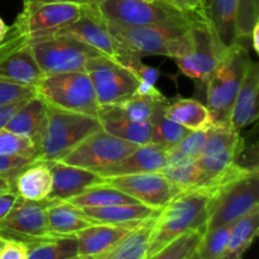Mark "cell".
<instances>
[{"label": "cell", "instance_id": "1", "mask_svg": "<svg viewBox=\"0 0 259 259\" xmlns=\"http://www.w3.org/2000/svg\"><path fill=\"white\" fill-rule=\"evenodd\" d=\"M215 195L206 189L180 191L156 217L147 258L191 230H206Z\"/></svg>", "mask_w": 259, "mask_h": 259}, {"label": "cell", "instance_id": "2", "mask_svg": "<svg viewBox=\"0 0 259 259\" xmlns=\"http://www.w3.org/2000/svg\"><path fill=\"white\" fill-rule=\"evenodd\" d=\"M119 50L143 57L161 55L174 60L186 55L191 47L189 19L156 23L144 27H116L108 25Z\"/></svg>", "mask_w": 259, "mask_h": 259}, {"label": "cell", "instance_id": "3", "mask_svg": "<svg viewBox=\"0 0 259 259\" xmlns=\"http://www.w3.org/2000/svg\"><path fill=\"white\" fill-rule=\"evenodd\" d=\"M101 129L96 116L48 106L47 118L35 141L37 161H60L80 142Z\"/></svg>", "mask_w": 259, "mask_h": 259}, {"label": "cell", "instance_id": "4", "mask_svg": "<svg viewBox=\"0 0 259 259\" xmlns=\"http://www.w3.org/2000/svg\"><path fill=\"white\" fill-rule=\"evenodd\" d=\"M249 62L250 55L245 43L237 42L228 47L219 65L205 81L206 108L211 114L212 124L229 125L233 104Z\"/></svg>", "mask_w": 259, "mask_h": 259}, {"label": "cell", "instance_id": "5", "mask_svg": "<svg viewBox=\"0 0 259 259\" xmlns=\"http://www.w3.org/2000/svg\"><path fill=\"white\" fill-rule=\"evenodd\" d=\"M187 19L191 47L186 55L175 61L185 76L205 82L224 57L228 47L218 37L206 10L190 13Z\"/></svg>", "mask_w": 259, "mask_h": 259}, {"label": "cell", "instance_id": "6", "mask_svg": "<svg viewBox=\"0 0 259 259\" xmlns=\"http://www.w3.org/2000/svg\"><path fill=\"white\" fill-rule=\"evenodd\" d=\"M35 95L48 106L98 118L93 83L86 72H61L43 75L34 86Z\"/></svg>", "mask_w": 259, "mask_h": 259}, {"label": "cell", "instance_id": "7", "mask_svg": "<svg viewBox=\"0 0 259 259\" xmlns=\"http://www.w3.org/2000/svg\"><path fill=\"white\" fill-rule=\"evenodd\" d=\"M93 7L105 24L116 27H144L187 18L169 0H99Z\"/></svg>", "mask_w": 259, "mask_h": 259}, {"label": "cell", "instance_id": "8", "mask_svg": "<svg viewBox=\"0 0 259 259\" xmlns=\"http://www.w3.org/2000/svg\"><path fill=\"white\" fill-rule=\"evenodd\" d=\"M30 47L43 75L85 72L88 61L101 56L100 52L91 48L90 46L67 35L33 39L30 40Z\"/></svg>", "mask_w": 259, "mask_h": 259}, {"label": "cell", "instance_id": "9", "mask_svg": "<svg viewBox=\"0 0 259 259\" xmlns=\"http://www.w3.org/2000/svg\"><path fill=\"white\" fill-rule=\"evenodd\" d=\"M10 30L30 40L47 37L80 18L83 5L75 3H23Z\"/></svg>", "mask_w": 259, "mask_h": 259}, {"label": "cell", "instance_id": "10", "mask_svg": "<svg viewBox=\"0 0 259 259\" xmlns=\"http://www.w3.org/2000/svg\"><path fill=\"white\" fill-rule=\"evenodd\" d=\"M50 204L47 199L29 201L18 196L10 211L0 220V238L25 245L53 239L47 219Z\"/></svg>", "mask_w": 259, "mask_h": 259}, {"label": "cell", "instance_id": "11", "mask_svg": "<svg viewBox=\"0 0 259 259\" xmlns=\"http://www.w3.org/2000/svg\"><path fill=\"white\" fill-rule=\"evenodd\" d=\"M138 147V144L124 141L99 129L86 137L60 161L70 166L99 172L123 159Z\"/></svg>", "mask_w": 259, "mask_h": 259}, {"label": "cell", "instance_id": "12", "mask_svg": "<svg viewBox=\"0 0 259 259\" xmlns=\"http://www.w3.org/2000/svg\"><path fill=\"white\" fill-rule=\"evenodd\" d=\"M258 172L245 175L223 187L215 196L210 209L206 230L234 224L240 218L259 206Z\"/></svg>", "mask_w": 259, "mask_h": 259}, {"label": "cell", "instance_id": "13", "mask_svg": "<svg viewBox=\"0 0 259 259\" xmlns=\"http://www.w3.org/2000/svg\"><path fill=\"white\" fill-rule=\"evenodd\" d=\"M85 72L90 77L99 106L115 105L136 93L138 78L129 70L106 56L90 58Z\"/></svg>", "mask_w": 259, "mask_h": 259}, {"label": "cell", "instance_id": "14", "mask_svg": "<svg viewBox=\"0 0 259 259\" xmlns=\"http://www.w3.org/2000/svg\"><path fill=\"white\" fill-rule=\"evenodd\" d=\"M42 76L29 38L9 29L0 43V77L18 85L34 88Z\"/></svg>", "mask_w": 259, "mask_h": 259}, {"label": "cell", "instance_id": "15", "mask_svg": "<svg viewBox=\"0 0 259 259\" xmlns=\"http://www.w3.org/2000/svg\"><path fill=\"white\" fill-rule=\"evenodd\" d=\"M104 182L156 210H161L180 192L161 172L109 177L104 179Z\"/></svg>", "mask_w": 259, "mask_h": 259}, {"label": "cell", "instance_id": "16", "mask_svg": "<svg viewBox=\"0 0 259 259\" xmlns=\"http://www.w3.org/2000/svg\"><path fill=\"white\" fill-rule=\"evenodd\" d=\"M55 35H67L75 38L106 57L115 58L119 53V47L115 39L93 5H83L82 13L77 20L56 30L47 37Z\"/></svg>", "mask_w": 259, "mask_h": 259}, {"label": "cell", "instance_id": "17", "mask_svg": "<svg viewBox=\"0 0 259 259\" xmlns=\"http://www.w3.org/2000/svg\"><path fill=\"white\" fill-rule=\"evenodd\" d=\"M47 164L52 174V190L47 200L65 201L81 194L88 187L104 182L98 172L65 164L61 161H48Z\"/></svg>", "mask_w": 259, "mask_h": 259}, {"label": "cell", "instance_id": "18", "mask_svg": "<svg viewBox=\"0 0 259 259\" xmlns=\"http://www.w3.org/2000/svg\"><path fill=\"white\" fill-rule=\"evenodd\" d=\"M141 223L94 224L85 228L75 235L77 240V254L90 257H101L106 254Z\"/></svg>", "mask_w": 259, "mask_h": 259}, {"label": "cell", "instance_id": "19", "mask_svg": "<svg viewBox=\"0 0 259 259\" xmlns=\"http://www.w3.org/2000/svg\"><path fill=\"white\" fill-rule=\"evenodd\" d=\"M259 66L250 60L240 85L238 95L233 104L229 118L230 128L240 132L258 119Z\"/></svg>", "mask_w": 259, "mask_h": 259}, {"label": "cell", "instance_id": "20", "mask_svg": "<svg viewBox=\"0 0 259 259\" xmlns=\"http://www.w3.org/2000/svg\"><path fill=\"white\" fill-rule=\"evenodd\" d=\"M166 159L167 151L163 148L153 143L143 144L123 159L105 167L98 174L103 179H109L144 172H161V169L166 166Z\"/></svg>", "mask_w": 259, "mask_h": 259}, {"label": "cell", "instance_id": "21", "mask_svg": "<svg viewBox=\"0 0 259 259\" xmlns=\"http://www.w3.org/2000/svg\"><path fill=\"white\" fill-rule=\"evenodd\" d=\"M14 191L29 201H42L52 190V174L47 162L35 161L20 169L14 177Z\"/></svg>", "mask_w": 259, "mask_h": 259}, {"label": "cell", "instance_id": "22", "mask_svg": "<svg viewBox=\"0 0 259 259\" xmlns=\"http://www.w3.org/2000/svg\"><path fill=\"white\" fill-rule=\"evenodd\" d=\"M47 219L50 233L53 238L75 237L78 232L95 224L82 214L80 207L66 200H51V204L47 207Z\"/></svg>", "mask_w": 259, "mask_h": 259}, {"label": "cell", "instance_id": "23", "mask_svg": "<svg viewBox=\"0 0 259 259\" xmlns=\"http://www.w3.org/2000/svg\"><path fill=\"white\" fill-rule=\"evenodd\" d=\"M48 105L39 98L34 95L33 98L28 99L9 119L5 124L4 129L12 132L20 137H27L35 141L39 137L45 125L46 118H47Z\"/></svg>", "mask_w": 259, "mask_h": 259}, {"label": "cell", "instance_id": "24", "mask_svg": "<svg viewBox=\"0 0 259 259\" xmlns=\"http://www.w3.org/2000/svg\"><path fill=\"white\" fill-rule=\"evenodd\" d=\"M98 119L103 131L138 146L151 143V121H133L113 113L108 106H99Z\"/></svg>", "mask_w": 259, "mask_h": 259}, {"label": "cell", "instance_id": "25", "mask_svg": "<svg viewBox=\"0 0 259 259\" xmlns=\"http://www.w3.org/2000/svg\"><path fill=\"white\" fill-rule=\"evenodd\" d=\"M83 215L95 224H125V223L143 222L157 217L159 210L143 204H124L104 207H80Z\"/></svg>", "mask_w": 259, "mask_h": 259}, {"label": "cell", "instance_id": "26", "mask_svg": "<svg viewBox=\"0 0 259 259\" xmlns=\"http://www.w3.org/2000/svg\"><path fill=\"white\" fill-rule=\"evenodd\" d=\"M239 0H206L205 10L218 37L225 47L237 43V14Z\"/></svg>", "mask_w": 259, "mask_h": 259}, {"label": "cell", "instance_id": "27", "mask_svg": "<svg viewBox=\"0 0 259 259\" xmlns=\"http://www.w3.org/2000/svg\"><path fill=\"white\" fill-rule=\"evenodd\" d=\"M164 115L189 131H204L212 125L209 109L195 99H181L164 105Z\"/></svg>", "mask_w": 259, "mask_h": 259}, {"label": "cell", "instance_id": "28", "mask_svg": "<svg viewBox=\"0 0 259 259\" xmlns=\"http://www.w3.org/2000/svg\"><path fill=\"white\" fill-rule=\"evenodd\" d=\"M156 217L143 220L123 238L103 259H147Z\"/></svg>", "mask_w": 259, "mask_h": 259}, {"label": "cell", "instance_id": "29", "mask_svg": "<svg viewBox=\"0 0 259 259\" xmlns=\"http://www.w3.org/2000/svg\"><path fill=\"white\" fill-rule=\"evenodd\" d=\"M259 232V206L234 223L230 232L227 248L220 259H243Z\"/></svg>", "mask_w": 259, "mask_h": 259}, {"label": "cell", "instance_id": "30", "mask_svg": "<svg viewBox=\"0 0 259 259\" xmlns=\"http://www.w3.org/2000/svg\"><path fill=\"white\" fill-rule=\"evenodd\" d=\"M161 174L171 182L179 191L190 189H207L210 179L202 171L197 159L182 158L179 161L167 162Z\"/></svg>", "mask_w": 259, "mask_h": 259}, {"label": "cell", "instance_id": "31", "mask_svg": "<svg viewBox=\"0 0 259 259\" xmlns=\"http://www.w3.org/2000/svg\"><path fill=\"white\" fill-rule=\"evenodd\" d=\"M66 201L77 207H104L138 202L132 196L124 194L123 191L105 184V182L88 187L85 191L66 200Z\"/></svg>", "mask_w": 259, "mask_h": 259}, {"label": "cell", "instance_id": "32", "mask_svg": "<svg viewBox=\"0 0 259 259\" xmlns=\"http://www.w3.org/2000/svg\"><path fill=\"white\" fill-rule=\"evenodd\" d=\"M168 103H156L153 115L149 120L152 125L151 143L161 147L164 151H169L177 146L190 132L189 129L164 115V105Z\"/></svg>", "mask_w": 259, "mask_h": 259}, {"label": "cell", "instance_id": "33", "mask_svg": "<svg viewBox=\"0 0 259 259\" xmlns=\"http://www.w3.org/2000/svg\"><path fill=\"white\" fill-rule=\"evenodd\" d=\"M27 259H68L77 254V240L75 237L53 238L27 245Z\"/></svg>", "mask_w": 259, "mask_h": 259}, {"label": "cell", "instance_id": "34", "mask_svg": "<svg viewBox=\"0 0 259 259\" xmlns=\"http://www.w3.org/2000/svg\"><path fill=\"white\" fill-rule=\"evenodd\" d=\"M204 233L205 230L185 233L147 259H186L196 250Z\"/></svg>", "mask_w": 259, "mask_h": 259}, {"label": "cell", "instance_id": "35", "mask_svg": "<svg viewBox=\"0 0 259 259\" xmlns=\"http://www.w3.org/2000/svg\"><path fill=\"white\" fill-rule=\"evenodd\" d=\"M234 224L223 225V227L214 228V229L205 230L201 240L196 248L197 254L201 259H220L225 248H227L228 240H229L230 232Z\"/></svg>", "mask_w": 259, "mask_h": 259}, {"label": "cell", "instance_id": "36", "mask_svg": "<svg viewBox=\"0 0 259 259\" xmlns=\"http://www.w3.org/2000/svg\"><path fill=\"white\" fill-rule=\"evenodd\" d=\"M158 101H154L146 96L133 95L132 98L115 104V105H106L113 113L129 119L133 121H149L153 115L154 105Z\"/></svg>", "mask_w": 259, "mask_h": 259}, {"label": "cell", "instance_id": "37", "mask_svg": "<svg viewBox=\"0 0 259 259\" xmlns=\"http://www.w3.org/2000/svg\"><path fill=\"white\" fill-rule=\"evenodd\" d=\"M259 22V0H239L237 14V42L250 40L253 27Z\"/></svg>", "mask_w": 259, "mask_h": 259}, {"label": "cell", "instance_id": "38", "mask_svg": "<svg viewBox=\"0 0 259 259\" xmlns=\"http://www.w3.org/2000/svg\"><path fill=\"white\" fill-rule=\"evenodd\" d=\"M0 156H24L35 158V144L27 137H20L7 129H0Z\"/></svg>", "mask_w": 259, "mask_h": 259}, {"label": "cell", "instance_id": "39", "mask_svg": "<svg viewBox=\"0 0 259 259\" xmlns=\"http://www.w3.org/2000/svg\"><path fill=\"white\" fill-rule=\"evenodd\" d=\"M113 60H115L116 62L120 63L123 67H125L126 70L131 71L138 80H143L147 81V82L156 85L159 76H161V72H159L157 68L146 65V63L141 60V57L133 55V53L126 52V51L119 50L118 56H116L115 58H113Z\"/></svg>", "mask_w": 259, "mask_h": 259}, {"label": "cell", "instance_id": "40", "mask_svg": "<svg viewBox=\"0 0 259 259\" xmlns=\"http://www.w3.org/2000/svg\"><path fill=\"white\" fill-rule=\"evenodd\" d=\"M207 129H204V131H190L184 137V139L169 151H174L175 153L186 157V158L197 159L201 154L202 149H204L207 137Z\"/></svg>", "mask_w": 259, "mask_h": 259}, {"label": "cell", "instance_id": "41", "mask_svg": "<svg viewBox=\"0 0 259 259\" xmlns=\"http://www.w3.org/2000/svg\"><path fill=\"white\" fill-rule=\"evenodd\" d=\"M35 95V90L32 86L18 85L0 77V108L23 99H30Z\"/></svg>", "mask_w": 259, "mask_h": 259}, {"label": "cell", "instance_id": "42", "mask_svg": "<svg viewBox=\"0 0 259 259\" xmlns=\"http://www.w3.org/2000/svg\"><path fill=\"white\" fill-rule=\"evenodd\" d=\"M33 162H35V159L32 157L0 156V176L9 177L14 181V177L17 176L18 172Z\"/></svg>", "mask_w": 259, "mask_h": 259}, {"label": "cell", "instance_id": "43", "mask_svg": "<svg viewBox=\"0 0 259 259\" xmlns=\"http://www.w3.org/2000/svg\"><path fill=\"white\" fill-rule=\"evenodd\" d=\"M28 247L23 243L7 240L0 252V259H27Z\"/></svg>", "mask_w": 259, "mask_h": 259}, {"label": "cell", "instance_id": "44", "mask_svg": "<svg viewBox=\"0 0 259 259\" xmlns=\"http://www.w3.org/2000/svg\"><path fill=\"white\" fill-rule=\"evenodd\" d=\"M169 2L186 14L204 10L206 4V0H169Z\"/></svg>", "mask_w": 259, "mask_h": 259}, {"label": "cell", "instance_id": "45", "mask_svg": "<svg viewBox=\"0 0 259 259\" xmlns=\"http://www.w3.org/2000/svg\"><path fill=\"white\" fill-rule=\"evenodd\" d=\"M17 199L18 194L15 191H8L0 194V220L10 211Z\"/></svg>", "mask_w": 259, "mask_h": 259}, {"label": "cell", "instance_id": "46", "mask_svg": "<svg viewBox=\"0 0 259 259\" xmlns=\"http://www.w3.org/2000/svg\"><path fill=\"white\" fill-rule=\"evenodd\" d=\"M27 100L28 99H23V100L15 101V103L0 108V129H4L5 124L9 121V119L13 116V114H14Z\"/></svg>", "mask_w": 259, "mask_h": 259}, {"label": "cell", "instance_id": "47", "mask_svg": "<svg viewBox=\"0 0 259 259\" xmlns=\"http://www.w3.org/2000/svg\"><path fill=\"white\" fill-rule=\"evenodd\" d=\"M99 0H23V3H75L80 5H95Z\"/></svg>", "mask_w": 259, "mask_h": 259}, {"label": "cell", "instance_id": "48", "mask_svg": "<svg viewBox=\"0 0 259 259\" xmlns=\"http://www.w3.org/2000/svg\"><path fill=\"white\" fill-rule=\"evenodd\" d=\"M8 191H14V185H13V180L9 177L0 176V194Z\"/></svg>", "mask_w": 259, "mask_h": 259}, {"label": "cell", "instance_id": "49", "mask_svg": "<svg viewBox=\"0 0 259 259\" xmlns=\"http://www.w3.org/2000/svg\"><path fill=\"white\" fill-rule=\"evenodd\" d=\"M250 40H252L253 50L259 53V22L253 27L252 33H250Z\"/></svg>", "mask_w": 259, "mask_h": 259}, {"label": "cell", "instance_id": "50", "mask_svg": "<svg viewBox=\"0 0 259 259\" xmlns=\"http://www.w3.org/2000/svg\"><path fill=\"white\" fill-rule=\"evenodd\" d=\"M8 32H9V27L5 24V22L2 19V17H0V43H2L3 40H4V38L7 37Z\"/></svg>", "mask_w": 259, "mask_h": 259}, {"label": "cell", "instance_id": "51", "mask_svg": "<svg viewBox=\"0 0 259 259\" xmlns=\"http://www.w3.org/2000/svg\"><path fill=\"white\" fill-rule=\"evenodd\" d=\"M99 257H90V255H75L72 258H68V259H98Z\"/></svg>", "mask_w": 259, "mask_h": 259}, {"label": "cell", "instance_id": "52", "mask_svg": "<svg viewBox=\"0 0 259 259\" xmlns=\"http://www.w3.org/2000/svg\"><path fill=\"white\" fill-rule=\"evenodd\" d=\"M186 259H201V258H200V255L197 254V252H196V250H195V252L192 253V254L190 255V257H187Z\"/></svg>", "mask_w": 259, "mask_h": 259}, {"label": "cell", "instance_id": "53", "mask_svg": "<svg viewBox=\"0 0 259 259\" xmlns=\"http://www.w3.org/2000/svg\"><path fill=\"white\" fill-rule=\"evenodd\" d=\"M5 243H7V240H4V239H2V238H0V252H2L3 248H4Z\"/></svg>", "mask_w": 259, "mask_h": 259}, {"label": "cell", "instance_id": "54", "mask_svg": "<svg viewBox=\"0 0 259 259\" xmlns=\"http://www.w3.org/2000/svg\"><path fill=\"white\" fill-rule=\"evenodd\" d=\"M98 259H103V255H101V257H99Z\"/></svg>", "mask_w": 259, "mask_h": 259}]
</instances>
